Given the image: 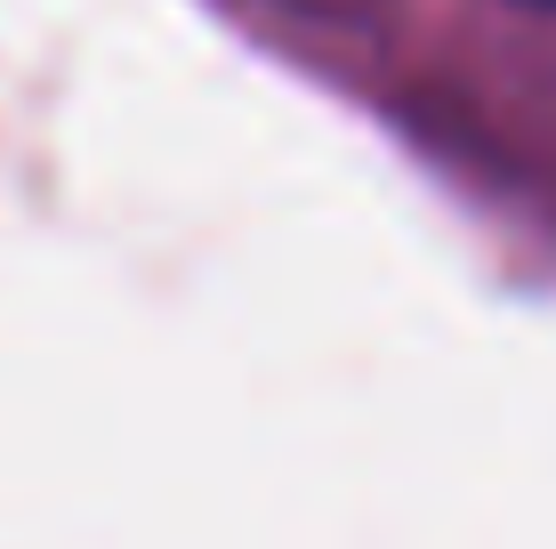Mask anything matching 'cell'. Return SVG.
<instances>
[{"label":"cell","instance_id":"obj_1","mask_svg":"<svg viewBox=\"0 0 556 549\" xmlns=\"http://www.w3.org/2000/svg\"><path fill=\"white\" fill-rule=\"evenodd\" d=\"M532 9H548V0H532Z\"/></svg>","mask_w":556,"mask_h":549}]
</instances>
